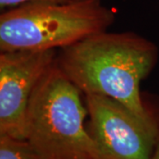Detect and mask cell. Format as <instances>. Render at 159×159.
Instances as JSON below:
<instances>
[{"label":"cell","mask_w":159,"mask_h":159,"mask_svg":"<svg viewBox=\"0 0 159 159\" xmlns=\"http://www.w3.org/2000/svg\"><path fill=\"white\" fill-rule=\"evenodd\" d=\"M158 55L154 43L135 33L103 31L60 49L56 65L84 95L113 98L148 119L159 103L144 101L140 87Z\"/></svg>","instance_id":"1"},{"label":"cell","mask_w":159,"mask_h":159,"mask_svg":"<svg viewBox=\"0 0 159 159\" xmlns=\"http://www.w3.org/2000/svg\"><path fill=\"white\" fill-rule=\"evenodd\" d=\"M115 14L100 0L29 2L0 16V51H45L106 31Z\"/></svg>","instance_id":"2"},{"label":"cell","mask_w":159,"mask_h":159,"mask_svg":"<svg viewBox=\"0 0 159 159\" xmlns=\"http://www.w3.org/2000/svg\"><path fill=\"white\" fill-rule=\"evenodd\" d=\"M81 93L56 62L34 88L26 114V139L43 159H96Z\"/></svg>","instance_id":"3"},{"label":"cell","mask_w":159,"mask_h":159,"mask_svg":"<svg viewBox=\"0 0 159 159\" xmlns=\"http://www.w3.org/2000/svg\"><path fill=\"white\" fill-rule=\"evenodd\" d=\"M85 104L96 159H151L159 140V108L143 119L106 96L86 94Z\"/></svg>","instance_id":"4"},{"label":"cell","mask_w":159,"mask_h":159,"mask_svg":"<svg viewBox=\"0 0 159 159\" xmlns=\"http://www.w3.org/2000/svg\"><path fill=\"white\" fill-rule=\"evenodd\" d=\"M57 50L0 54V134L26 139V114L34 88L56 62Z\"/></svg>","instance_id":"5"},{"label":"cell","mask_w":159,"mask_h":159,"mask_svg":"<svg viewBox=\"0 0 159 159\" xmlns=\"http://www.w3.org/2000/svg\"><path fill=\"white\" fill-rule=\"evenodd\" d=\"M0 159H43L27 139L0 134Z\"/></svg>","instance_id":"6"},{"label":"cell","mask_w":159,"mask_h":159,"mask_svg":"<svg viewBox=\"0 0 159 159\" xmlns=\"http://www.w3.org/2000/svg\"><path fill=\"white\" fill-rule=\"evenodd\" d=\"M70 0H0V6L1 8L6 7H14V6H20L22 4L29 3V2H52V3H66Z\"/></svg>","instance_id":"7"},{"label":"cell","mask_w":159,"mask_h":159,"mask_svg":"<svg viewBox=\"0 0 159 159\" xmlns=\"http://www.w3.org/2000/svg\"><path fill=\"white\" fill-rule=\"evenodd\" d=\"M151 159H159V140L158 142H157V147H156V149H155V152H154Z\"/></svg>","instance_id":"8"}]
</instances>
